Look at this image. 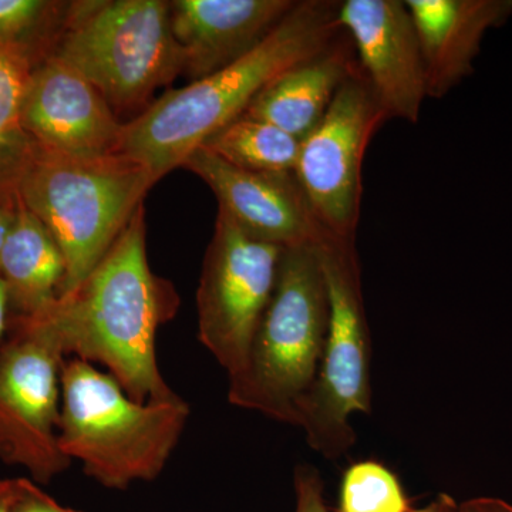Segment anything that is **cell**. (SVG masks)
<instances>
[{
    "mask_svg": "<svg viewBox=\"0 0 512 512\" xmlns=\"http://www.w3.org/2000/svg\"><path fill=\"white\" fill-rule=\"evenodd\" d=\"M178 308L174 285L148 262L143 204L92 274L35 315L64 356L100 363L138 403H165L180 396L161 375L157 335Z\"/></svg>",
    "mask_w": 512,
    "mask_h": 512,
    "instance_id": "obj_1",
    "label": "cell"
},
{
    "mask_svg": "<svg viewBox=\"0 0 512 512\" xmlns=\"http://www.w3.org/2000/svg\"><path fill=\"white\" fill-rule=\"evenodd\" d=\"M340 2L302 0L268 36L237 62L168 89L124 123L117 153L147 165L157 180L183 167L192 151L247 111L279 74L318 55L342 33Z\"/></svg>",
    "mask_w": 512,
    "mask_h": 512,
    "instance_id": "obj_2",
    "label": "cell"
},
{
    "mask_svg": "<svg viewBox=\"0 0 512 512\" xmlns=\"http://www.w3.org/2000/svg\"><path fill=\"white\" fill-rule=\"evenodd\" d=\"M156 183L153 171L127 154L77 156L35 143L19 195L62 251L60 295L92 274Z\"/></svg>",
    "mask_w": 512,
    "mask_h": 512,
    "instance_id": "obj_3",
    "label": "cell"
},
{
    "mask_svg": "<svg viewBox=\"0 0 512 512\" xmlns=\"http://www.w3.org/2000/svg\"><path fill=\"white\" fill-rule=\"evenodd\" d=\"M190 404L138 403L109 373L92 363L66 360L62 369L57 441L86 476L111 490L156 480L180 443Z\"/></svg>",
    "mask_w": 512,
    "mask_h": 512,
    "instance_id": "obj_4",
    "label": "cell"
},
{
    "mask_svg": "<svg viewBox=\"0 0 512 512\" xmlns=\"http://www.w3.org/2000/svg\"><path fill=\"white\" fill-rule=\"evenodd\" d=\"M319 242L282 249L274 293L247 363L228 379L229 403L292 426L318 376L328 332V289Z\"/></svg>",
    "mask_w": 512,
    "mask_h": 512,
    "instance_id": "obj_5",
    "label": "cell"
},
{
    "mask_svg": "<svg viewBox=\"0 0 512 512\" xmlns=\"http://www.w3.org/2000/svg\"><path fill=\"white\" fill-rule=\"evenodd\" d=\"M50 53L82 73L117 116L143 113L184 70L164 0L67 2Z\"/></svg>",
    "mask_w": 512,
    "mask_h": 512,
    "instance_id": "obj_6",
    "label": "cell"
},
{
    "mask_svg": "<svg viewBox=\"0 0 512 512\" xmlns=\"http://www.w3.org/2000/svg\"><path fill=\"white\" fill-rule=\"evenodd\" d=\"M329 320L315 383L298 409L296 427L309 446L336 460L356 443L350 419L372 410V340L362 292L356 238L325 235L319 242Z\"/></svg>",
    "mask_w": 512,
    "mask_h": 512,
    "instance_id": "obj_7",
    "label": "cell"
},
{
    "mask_svg": "<svg viewBox=\"0 0 512 512\" xmlns=\"http://www.w3.org/2000/svg\"><path fill=\"white\" fill-rule=\"evenodd\" d=\"M64 356L39 315H10L0 343V461L47 484L72 464L59 447Z\"/></svg>",
    "mask_w": 512,
    "mask_h": 512,
    "instance_id": "obj_8",
    "label": "cell"
},
{
    "mask_svg": "<svg viewBox=\"0 0 512 512\" xmlns=\"http://www.w3.org/2000/svg\"><path fill=\"white\" fill-rule=\"evenodd\" d=\"M281 247L249 238L218 212L197 292L198 339L239 375L278 278Z\"/></svg>",
    "mask_w": 512,
    "mask_h": 512,
    "instance_id": "obj_9",
    "label": "cell"
},
{
    "mask_svg": "<svg viewBox=\"0 0 512 512\" xmlns=\"http://www.w3.org/2000/svg\"><path fill=\"white\" fill-rule=\"evenodd\" d=\"M387 119L359 64L340 87L325 117L301 141L296 180L329 235L356 238L367 147Z\"/></svg>",
    "mask_w": 512,
    "mask_h": 512,
    "instance_id": "obj_10",
    "label": "cell"
},
{
    "mask_svg": "<svg viewBox=\"0 0 512 512\" xmlns=\"http://www.w3.org/2000/svg\"><path fill=\"white\" fill-rule=\"evenodd\" d=\"M339 23L387 120L417 123L427 94L426 66L406 2L345 0Z\"/></svg>",
    "mask_w": 512,
    "mask_h": 512,
    "instance_id": "obj_11",
    "label": "cell"
},
{
    "mask_svg": "<svg viewBox=\"0 0 512 512\" xmlns=\"http://www.w3.org/2000/svg\"><path fill=\"white\" fill-rule=\"evenodd\" d=\"M183 168L217 197L221 214L255 241L289 248L319 242L328 232L313 215L295 174L254 173L198 147Z\"/></svg>",
    "mask_w": 512,
    "mask_h": 512,
    "instance_id": "obj_12",
    "label": "cell"
},
{
    "mask_svg": "<svg viewBox=\"0 0 512 512\" xmlns=\"http://www.w3.org/2000/svg\"><path fill=\"white\" fill-rule=\"evenodd\" d=\"M20 126L50 150L103 156L119 150L124 123L82 73L49 53L30 79Z\"/></svg>",
    "mask_w": 512,
    "mask_h": 512,
    "instance_id": "obj_13",
    "label": "cell"
},
{
    "mask_svg": "<svg viewBox=\"0 0 512 512\" xmlns=\"http://www.w3.org/2000/svg\"><path fill=\"white\" fill-rule=\"evenodd\" d=\"M295 0H174L171 30L192 82L251 52L296 6Z\"/></svg>",
    "mask_w": 512,
    "mask_h": 512,
    "instance_id": "obj_14",
    "label": "cell"
},
{
    "mask_svg": "<svg viewBox=\"0 0 512 512\" xmlns=\"http://www.w3.org/2000/svg\"><path fill=\"white\" fill-rule=\"evenodd\" d=\"M426 66L427 94L443 99L474 72L490 30L512 16V0H406Z\"/></svg>",
    "mask_w": 512,
    "mask_h": 512,
    "instance_id": "obj_15",
    "label": "cell"
},
{
    "mask_svg": "<svg viewBox=\"0 0 512 512\" xmlns=\"http://www.w3.org/2000/svg\"><path fill=\"white\" fill-rule=\"evenodd\" d=\"M356 67L355 47L342 30L318 55L272 80L242 116L268 121L302 141L325 117L340 87Z\"/></svg>",
    "mask_w": 512,
    "mask_h": 512,
    "instance_id": "obj_16",
    "label": "cell"
},
{
    "mask_svg": "<svg viewBox=\"0 0 512 512\" xmlns=\"http://www.w3.org/2000/svg\"><path fill=\"white\" fill-rule=\"evenodd\" d=\"M66 264L56 239L19 198L15 220L0 254V279L10 315L32 316L56 301Z\"/></svg>",
    "mask_w": 512,
    "mask_h": 512,
    "instance_id": "obj_17",
    "label": "cell"
},
{
    "mask_svg": "<svg viewBox=\"0 0 512 512\" xmlns=\"http://www.w3.org/2000/svg\"><path fill=\"white\" fill-rule=\"evenodd\" d=\"M201 147L242 170L293 174L301 141L268 121L241 116Z\"/></svg>",
    "mask_w": 512,
    "mask_h": 512,
    "instance_id": "obj_18",
    "label": "cell"
},
{
    "mask_svg": "<svg viewBox=\"0 0 512 512\" xmlns=\"http://www.w3.org/2000/svg\"><path fill=\"white\" fill-rule=\"evenodd\" d=\"M399 477L376 460H362L345 471L336 512H412Z\"/></svg>",
    "mask_w": 512,
    "mask_h": 512,
    "instance_id": "obj_19",
    "label": "cell"
},
{
    "mask_svg": "<svg viewBox=\"0 0 512 512\" xmlns=\"http://www.w3.org/2000/svg\"><path fill=\"white\" fill-rule=\"evenodd\" d=\"M66 2L0 0V43H26L49 55Z\"/></svg>",
    "mask_w": 512,
    "mask_h": 512,
    "instance_id": "obj_20",
    "label": "cell"
},
{
    "mask_svg": "<svg viewBox=\"0 0 512 512\" xmlns=\"http://www.w3.org/2000/svg\"><path fill=\"white\" fill-rule=\"evenodd\" d=\"M46 56L26 43H0V137L25 133L20 111L33 72Z\"/></svg>",
    "mask_w": 512,
    "mask_h": 512,
    "instance_id": "obj_21",
    "label": "cell"
},
{
    "mask_svg": "<svg viewBox=\"0 0 512 512\" xmlns=\"http://www.w3.org/2000/svg\"><path fill=\"white\" fill-rule=\"evenodd\" d=\"M35 150V141L23 133L0 137V208L15 207L20 185Z\"/></svg>",
    "mask_w": 512,
    "mask_h": 512,
    "instance_id": "obj_22",
    "label": "cell"
},
{
    "mask_svg": "<svg viewBox=\"0 0 512 512\" xmlns=\"http://www.w3.org/2000/svg\"><path fill=\"white\" fill-rule=\"evenodd\" d=\"M295 512H330L323 495V481L318 470L306 464L295 470Z\"/></svg>",
    "mask_w": 512,
    "mask_h": 512,
    "instance_id": "obj_23",
    "label": "cell"
},
{
    "mask_svg": "<svg viewBox=\"0 0 512 512\" xmlns=\"http://www.w3.org/2000/svg\"><path fill=\"white\" fill-rule=\"evenodd\" d=\"M12 512H82L63 507L28 478H18Z\"/></svg>",
    "mask_w": 512,
    "mask_h": 512,
    "instance_id": "obj_24",
    "label": "cell"
},
{
    "mask_svg": "<svg viewBox=\"0 0 512 512\" xmlns=\"http://www.w3.org/2000/svg\"><path fill=\"white\" fill-rule=\"evenodd\" d=\"M460 512H512V505L500 498L478 497L461 503Z\"/></svg>",
    "mask_w": 512,
    "mask_h": 512,
    "instance_id": "obj_25",
    "label": "cell"
},
{
    "mask_svg": "<svg viewBox=\"0 0 512 512\" xmlns=\"http://www.w3.org/2000/svg\"><path fill=\"white\" fill-rule=\"evenodd\" d=\"M412 512H460V504L451 495L440 494L436 500L431 501L426 507Z\"/></svg>",
    "mask_w": 512,
    "mask_h": 512,
    "instance_id": "obj_26",
    "label": "cell"
},
{
    "mask_svg": "<svg viewBox=\"0 0 512 512\" xmlns=\"http://www.w3.org/2000/svg\"><path fill=\"white\" fill-rule=\"evenodd\" d=\"M18 478L0 481V512H12L13 500H15Z\"/></svg>",
    "mask_w": 512,
    "mask_h": 512,
    "instance_id": "obj_27",
    "label": "cell"
},
{
    "mask_svg": "<svg viewBox=\"0 0 512 512\" xmlns=\"http://www.w3.org/2000/svg\"><path fill=\"white\" fill-rule=\"evenodd\" d=\"M10 322V305H9V296L8 291H6V286L3 284L2 279H0V343L3 342V339L6 338V333H8Z\"/></svg>",
    "mask_w": 512,
    "mask_h": 512,
    "instance_id": "obj_28",
    "label": "cell"
},
{
    "mask_svg": "<svg viewBox=\"0 0 512 512\" xmlns=\"http://www.w3.org/2000/svg\"><path fill=\"white\" fill-rule=\"evenodd\" d=\"M16 207H18V204L15 207L0 208V254H2L3 244H5L6 237H8L9 229L12 227L13 220H15Z\"/></svg>",
    "mask_w": 512,
    "mask_h": 512,
    "instance_id": "obj_29",
    "label": "cell"
}]
</instances>
